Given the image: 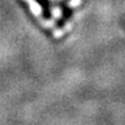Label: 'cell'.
I'll return each mask as SVG.
<instances>
[{"instance_id":"1","label":"cell","mask_w":125,"mask_h":125,"mask_svg":"<svg viewBox=\"0 0 125 125\" xmlns=\"http://www.w3.org/2000/svg\"><path fill=\"white\" fill-rule=\"evenodd\" d=\"M36 2L41 6V8L43 9L45 16L49 18L50 16V10H49V4H48V1H46V0H36Z\"/></svg>"}]
</instances>
